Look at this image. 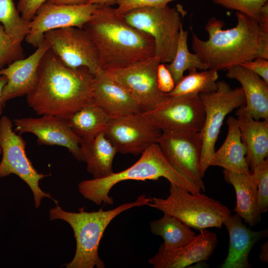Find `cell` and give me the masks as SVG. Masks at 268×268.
<instances>
[{"label":"cell","mask_w":268,"mask_h":268,"mask_svg":"<svg viewBox=\"0 0 268 268\" xmlns=\"http://www.w3.org/2000/svg\"><path fill=\"white\" fill-rule=\"evenodd\" d=\"M35 88L26 95L29 106L38 115L68 120L93 102L94 75L85 67L67 66L50 48L41 60Z\"/></svg>","instance_id":"6da1fadb"},{"label":"cell","mask_w":268,"mask_h":268,"mask_svg":"<svg viewBox=\"0 0 268 268\" xmlns=\"http://www.w3.org/2000/svg\"><path fill=\"white\" fill-rule=\"evenodd\" d=\"M82 28L96 46L102 70L126 67L155 56L152 36L129 24L113 6L99 5Z\"/></svg>","instance_id":"7a4b0ae2"},{"label":"cell","mask_w":268,"mask_h":268,"mask_svg":"<svg viewBox=\"0 0 268 268\" xmlns=\"http://www.w3.org/2000/svg\"><path fill=\"white\" fill-rule=\"evenodd\" d=\"M237 23L223 29L224 22L215 17L206 23L208 39L203 41L192 31V49L208 69L227 70L231 67L258 58L262 31L253 18L236 11Z\"/></svg>","instance_id":"3957f363"},{"label":"cell","mask_w":268,"mask_h":268,"mask_svg":"<svg viewBox=\"0 0 268 268\" xmlns=\"http://www.w3.org/2000/svg\"><path fill=\"white\" fill-rule=\"evenodd\" d=\"M152 198L145 195L138 197L133 202L124 203L116 207L104 210L88 212L83 208L78 212L63 210L59 205L49 210L50 220L61 219L72 228L76 240V251L71 261L65 266L67 268H104L105 265L98 254L100 241L111 221L117 215L134 207L147 205Z\"/></svg>","instance_id":"277c9868"},{"label":"cell","mask_w":268,"mask_h":268,"mask_svg":"<svg viewBox=\"0 0 268 268\" xmlns=\"http://www.w3.org/2000/svg\"><path fill=\"white\" fill-rule=\"evenodd\" d=\"M167 179L170 183L181 187L187 191L196 194L201 190L195 184L176 171L162 153L157 143L154 144L142 153L140 158L128 168L100 179L80 182L78 191L84 198L97 205L102 203L112 205L114 201L109 196L110 191L117 183L126 180L146 181Z\"/></svg>","instance_id":"5b68a950"},{"label":"cell","mask_w":268,"mask_h":268,"mask_svg":"<svg viewBox=\"0 0 268 268\" xmlns=\"http://www.w3.org/2000/svg\"><path fill=\"white\" fill-rule=\"evenodd\" d=\"M169 191L167 198L154 197L147 205L175 217L190 227L200 230L221 228L231 214L226 205L200 192L192 194L172 183Z\"/></svg>","instance_id":"8992f818"},{"label":"cell","mask_w":268,"mask_h":268,"mask_svg":"<svg viewBox=\"0 0 268 268\" xmlns=\"http://www.w3.org/2000/svg\"><path fill=\"white\" fill-rule=\"evenodd\" d=\"M186 14L180 4L174 7L165 4L134 9L122 16L130 25L152 36L155 57L160 63L168 64L174 57Z\"/></svg>","instance_id":"52a82bcc"},{"label":"cell","mask_w":268,"mask_h":268,"mask_svg":"<svg viewBox=\"0 0 268 268\" xmlns=\"http://www.w3.org/2000/svg\"><path fill=\"white\" fill-rule=\"evenodd\" d=\"M205 112V120L200 132L202 138V150L199 171L202 178L215 151V145L225 117L234 109L245 105L242 87L232 88L224 81H217L213 92L199 94Z\"/></svg>","instance_id":"ba28073f"},{"label":"cell","mask_w":268,"mask_h":268,"mask_svg":"<svg viewBox=\"0 0 268 268\" xmlns=\"http://www.w3.org/2000/svg\"><path fill=\"white\" fill-rule=\"evenodd\" d=\"M13 123L6 116L0 119V145L2 158L0 162V178L14 174L23 180L31 189L36 208L45 198L51 199L56 204L58 201L49 193L43 191L39 181L47 175L39 173L27 157L26 142L13 129Z\"/></svg>","instance_id":"9c48e42d"},{"label":"cell","mask_w":268,"mask_h":268,"mask_svg":"<svg viewBox=\"0 0 268 268\" xmlns=\"http://www.w3.org/2000/svg\"><path fill=\"white\" fill-rule=\"evenodd\" d=\"M162 130L144 113L128 114L110 119L105 135L122 154H141L157 143Z\"/></svg>","instance_id":"30bf717a"},{"label":"cell","mask_w":268,"mask_h":268,"mask_svg":"<svg viewBox=\"0 0 268 268\" xmlns=\"http://www.w3.org/2000/svg\"><path fill=\"white\" fill-rule=\"evenodd\" d=\"M44 41L67 66L85 67L94 75L101 69L96 46L83 28L68 27L52 30L45 33Z\"/></svg>","instance_id":"8fae6325"},{"label":"cell","mask_w":268,"mask_h":268,"mask_svg":"<svg viewBox=\"0 0 268 268\" xmlns=\"http://www.w3.org/2000/svg\"><path fill=\"white\" fill-rule=\"evenodd\" d=\"M165 158L180 174L205 191L199 171L202 150L200 132L163 131L157 141Z\"/></svg>","instance_id":"7c38bea8"},{"label":"cell","mask_w":268,"mask_h":268,"mask_svg":"<svg viewBox=\"0 0 268 268\" xmlns=\"http://www.w3.org/2000/svg\"><path fill=\"white\" fill-rule=\"evenodd\" d=\"M160 63L154 56L126 67L104 71L126 88L136 100L142 112L145 113L168 97L157 85V69Z\"/></svg>","instance_id":"4fadbf2b"},{"label":"cell","mask_w":268,"mask_h":268,"mask_svg":"<svg viewBox=\"0 0 268 268\" xmlns=\"http://www.w3.org/2000/svg\"><path fill=\"white\" fill-rule=\"evenodd\" d=\"M99 5L97 4H56L47 1L37 10L29 22L25 39L37 48L44 40L47 32L59 28H82Z\"/></svg>","instance_id":"5bb4252c"},{"label":"cell","mask_w":268,"mask_h":268,"mask_svg":"<svg viewBox=\"0 0 268 268\" xmlns=\"http://www.w3.org/2000/svg\"><path fill=\"white\" fill-rule=\"evenodd\" d=\"M163 131L200 132L205 112L199 94L168 97L144 113Z\"/></svg>","instance_id":"9a60e30c"},{"label":"cell","mask_w":268,"mask_h":268,"mask_svg":"<svg viewBox=\"0 0 268 268\" xmlns=\"http://www.w3.org/2000/svg\"><path fill=\"white\" fill-rule=\"evenodd\" d=\"M15 131L21 134L31 133L39 145H58L67 148L79 161H82L80 138L73 132L67 120L52 115L13 120Z\"/></svg>","instance_id":"2e32d148"},{"label":"cell","mask_w":268,"mask_h":268,"mask_svg":"<svg viewBox=\"0 0 268 268\" xmlns=\"http://www.w3.org/2000/svg\"><path fill=\"white\" fill-rule=\"evenodd\" d=\"M217 244L216 234L203 229L190 242L178 248L167 250L161 244L158 253L148 262L154 268H184L207 260Z\"/></svg>","instance_id":"e0dca14e"},{"label":"cell","mask_w":268,"mask_h":268,"mask_svg":"<svg viewBox=\"0 0 268 268\" xmlns=\"http://www.w3.org/2000/svg\"><path fill=\"white\" fill-rule=\"evenodd\" d=\"M37 48L28 57L17 60L0 69V75L7 79L1 97L4 103L17 97L27 95L35 88L39 65L49 46L44 40Z\"/></svg>","instance_id":"ac0fdd59"},{"label":"cell","mask_w":268,"mask_h":268,"mask_svg":"<svg viewBox=\"0 0 268 268\" xmlns=\"http://www.w3.org/2000/svg\"><path fill=\"white\" fill-rule=\"evenodd\" d=\"M92 96L111 119L142 112L130 92L102 69L94 75Z\"/></svg>","instance_id":"d6986e66"},{"label":"cell","mask_w":268,"mask_h":268,"mask_svg":"<svg viewBox=\"0 0 268 268\" xmlns=\"http://www.w3.org/2000/svg\"><path fill=\"white\" fill-rule=\"evenodd\" d=\"M229 235V251L222 268H250L249 254L254 245L267 237L268 230L254 231L246 226L236 213L230 214L223 222Z\"/></svg>","instance_id":"ffe728a7"},{"label":"cell","mask_w":268,"mask_h":268,"mask_svg":"<svg viewBox=\"0 0 268 268\" xmlns=\"http://www.w3.org/2000/svg\"><path fill=\"white\" fill-rule=\"evenodd\" d=\"M242 141L246 146V160L252 173L254 167L268 158V120H255L245 105L236 112Z\"/></svg>","instance_id":"44dd1931"},{"label":"cell","mask_w":268,"mask_h":268,"mask_svg":"<svg viewBox=\"0 0 268 268\" xmlns=\"http://www.w3.org/2000/svg\"><path fill=\"white\" fill-rule=\"evenodd\" d=\"M226 76L240 83L245 108L253 118L268 120V84L257 74L240 65L228 69Z\"/></svg>","instance_id":"7402d4cb"},{"label":"cell","mask_w":268,"mask_h":268,"mask_svg":"<svg viewBox=\"0 0 268 268\" xmlns=\"http://www.w3.org/2000/svg\"><path fill=\"white\" fill-rule=\"evenodd\" d=\"M228 133L220 147L215 150L210 166H217L229 171L250 174L251 173L246 156L247 149L242 141L237 118L230 116L227 120Z\"/></svg>","instance_id":"603a6c76"},{"label":"cell","mask_w":268,"mask_h":268,"mask_svg":"<svg viewBox=\"0 0 268 268\" xmlns=\"http://www.w3.org/2000/svg\"><path fill=\"white\" fill-rule=\"evenodd\" d=\"M225 181L235 189L237 203L233 209L251 227L261 219L257 209V184L254 174L234 173L224 169Z\"/></svg>","instance_id":"cb8c5ba5"},{"label":"cell","mask_w":268,"mask_h":268,"mask_svg":"<svg viewBox=\"0 0 268 268\" xmlns=\"http://www.w3.org/2000/svg\"><path fill=\"white\" fill-rule=\"evenodd\" d=\"M82 161L94 179L106 177L113 172L112 164L117 149L102 132L94 138L80 144Z\"/></svg>","instance_id":"d4e9b609"},{"label":"cell","mask_w":268,"mask_h":268,"mask_svg":"<svg viewBox=\"0 0 268 268\" xmlns=\"http://www.w3.org/2000/svg\"><path fill=\"white\" fill-rule=\"evenodd\" d=\"M110 119L93 101L77 110L67 121L73 132L83 142L90 141L104 132Z\"/></svg>","instance_id":"484cf974"},{"label":"cell","mask_w":268,"mask_h":268,"mask_svg":"<svg viewBox=\"0 0 268 268\" xmlns=\"http://www.w3.org/2000/svg\"><path fill=\"white\" fill-rule=\"evenodd\" d=\"M151 232L161 236L163 247L172 250L182 247L190 242L196 236L191 227L172 216L164 214L160 218L150 223Z\"/></svg>","instance_id":"4316f807"},{"label":"cell","mask_w":268,"mask_h":268,"mask_svg":"<svg viewBox=\"0 0 268 268\" xmlns=\"http://www.w3.org/2000/svg\"><path fill=\"white\" fill-rule=\"evenodd\" d=\"M188 32L184 30L183 25L181 27L174 57L171 62L166 64L170 72L175 85L183 78L186 70H204L207 69L198 55L191 53L188 46Z\"/></svg>","instance_id":"83f0119b"},{"label":"cell","mask_w":268,"mask_h":268,"mask_svg":"<svg viewBox=\"0 0 268 268\" xmlns=\"http://www.w3.org/2000/svg\"><path fill=\"white\" fill-rule=\"evenodd\" d=\"M218 71L206 69L201 72L197 70L189 71L188 75L175 85L167 95L179 96L191 94L207 93L214 91L217 88Z\"/></svg>","instance_id":"f1b7e54d"},{"label":"cell","mask_w":268,"mask_h":268,"mask_svg":"<svg viewBox=\"0 0 268 268\" xmlns=\"http://www.w3.org/2000/svg\"><path fill=\"white\" fill-rule=\"evenodd\" d=\"M0 23L6 32L20 43L29 31V22L22 18L13 0H0Z\"/></svg>","instance_id":"f546056e"},{"label":"cell","mask_w":268,"mask_h":268,"mask_svg":"<svg viewBox=\"0 0 268 268\" xmlns=\"http://www.w3.org/2000/svg\"><path fill=\"white\" fill-rule=\"evenodd\" d=\"M21 43L10 37L0 24V69L5 66L23 58Z\"/></svg>","instance_id":"4dcf8cb0"},{"label":"cell","mask_w":268,"mask_h":268,"mask_svg":"<svg viewBox=\"0 0 268 268\" xmlns=\"http://www.w3.org/2000/svg\"><path fill=\"white\" fill-rule=\"evenodd\" d=\"M252 173L257 184V204L259 213L268 210V159L257 165Z\"/></svg>","instance_id":"1f68e13d"},{"label":"cell","mask_w":268,"mask_h":268,"mask_svg":"<svg viewBox=\"0 0 268 268\" xmlns=\"http://www.w3.org/2000/svg\"><path fill=\"white\" fill-rule=\"evenodd\" d=\"M213 3L235 10L250 17L258 23L261 19L262 8L268 0H212Z\"/></svg>","instance_id":"d6a6232c"},{"label":"cell","mask_w":268,"mask_h":268,"mask_svg":"<svg viewBox=\"0 0 268 268\" xmlns=\"http://www.w3.org/2000/svg\"><path fill=\"white\" fill-rule=\"evenodd\" d=\"M174 0H117L115 8L117 14L123 16L128 12L138 8L168 4Z\"/></svg>","instance_id":"836d02e7"},{"label":"cell","mask_w":268,"mask_h":268,"mask_svg":"<svg viewBox=\"0 0 268 268\" xmlns=\"http://www.w3.org/2000/svg\"><path fill=\"white\" fill-rule=\"evenodd\" d=\"M157 82L159 90L165 93L170 92L175 83L170 72L163 63H160L157 69Z\"/></svg>","instance_id":"e575fe53"},{"label":"cell","mask_w":268,"mask_h":268,"mask_svg":"<svg viewBox=\"0 0 268 268\" xmlns=\"http://www.w3.org/2000/svg\"><path fill=\"white\" fill-rule=\"evenodd\" d=\"M48 0H19L17 9L22 18L30 22L39 8Z\"/></svg>","instance_id":"d590c367"},{"label":"cell","mask_w":268,"mask_h":268,"mask_svg":"<svg viewBox=\"0 0 268 268\" xmlns=\"http://www.w3.org/2000/svg\"><path fill=\"white\" fill-rule=\"evenodd\" d=\"M240 65L257 74L268 84V60L256 58L251 61L241 63Z\"/></svg>","instance_id":"8d00e7d4"},{"label":"cell","mask_w":268,"mask_h":268,"mask_svg":"<svg viewBox=\"0 0 268 268\" xmlns=\"http://www.w3.org/2000/svg\"><path fill=\"white\" fill-rule=\"evenodd\" d=\"M91 0H48V1L56 4H85Z\"/></svg>","instance_id":"74e56055"},{"label":"cell","mask_w":268,"mask_h":268,"mask_svg":"<svg viewBox=\"0 0 268 268\" xmlns=\"http://www.w3.org/2000/svg\"><path fill=\"white\" fill-rule=\"evenodd\" d=\"M6 82V78L3 75H0V115L2 113L3 109L5 105V103L2 100L1 97L3 89Z\"/></svg>","instance_id":"f35d334b"},{"label":"cell","mask_w":268,"mask_h":268,"mask_svg":"<svg viewBox=\"0 0 268 268\" xmlns=\"http://www.w3.org/2000/svg\"><path fill=\"white\" fill-rule=\"evenodd\" d=\"M259 259L263 262L267 263L268 262V243L266 241L261 246Z\"/></svg>","instance_id":"ab89813d"},{"label":"cell","mask_w":268,"mask_h":268,"mask_svg":"<svg viewBox=\"0 0 268 268\" xmlns=\"http://www.w3.org/2000/svg\"><path fill=\"white\" fill-rule=\"evenodd\" d=\"M117 1V0H91L88 3L112 6L116 4Z\"/></svg>","instance_id":"60d3db41"},{"label":"cell","mask_w":268,"mask_h":268,"mask_svg":"<svg viewBox=\"0 0 268 268\" xmlns=\"http://www.w3.org/2000/svg\"><path fill=\"white\" fill-rule=\"evenodd\" d=\"M1 148L0 147V155L1 154Z\"/></svg>","instance_id":"b9f144b4"}]
</instances>
